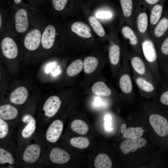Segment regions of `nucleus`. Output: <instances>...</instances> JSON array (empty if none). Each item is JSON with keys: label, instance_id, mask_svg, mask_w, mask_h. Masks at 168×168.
Returning a JSON list of instances; mask_svg holds the SVG:
<instances>
[{"label": "nucleus", "instance_id": "nucleus-1", "mask_svg": "<svg viewBox=\"0 0 168 168\" xmlns=\"http://www.w3.org/2000/svg\"><path fill=\"white\" fill-rule=\"evenodd\" d=\"M139 38L142 56L159 85L161 81V76L156 45L149 34Z\"/></svg>", "mask_w": 168, "mask_h": 168}, {"label": "nucleus", "instance_id": "nucleus-2", "mask_svg": "<svg viewBox=\"0 0 168 168\" xmlns=\"http://www.w3.org/2000/svg\"><path fill=\"white\" fill-rule=\"evenodd\" d=\"M128 55L132 72L144 78L159 88V85L144 58L132 49L128 51Z\"/></svg>", "mask_w": 168, "mask_h": 168}, {"label": "nucleus", "instance_id": "nucleus-3", "mask_svg": "<svg viewBox=\"0 0 168 168\" xmlns=\"http://www.w3.org/2000/svg\"><path fill=\"white\" fill-rule=\"evenodd\" d=\"M128 51L126 49L124 61L123 72L121 75L119 81V84L122 92L124 94L132 96L134 94L131 68L128 58Z\"/></svg>", "mask_w": 168, "mask_h": 168}, {"label": "nucleus", "instance_id": "nucleus-4", "mask_svg": "<svg viewBox=\"0 0 168 168\" xmlns=\"http://www.w3.org/2000/svg\"><path fill=\"white\" fill-rule=\"evenodd\" d=\"M132 79L141 94L146 97L156 95L158 88L152 82L132 72Z\"/></svg>", "mask_w": 168, "mask_h": 168}, {"label": "nucleus", "instance_id": "nucleus-5", "mask_svg": "<svg viewBox=\"0 0 168 168\" xmlns=\"http://www.w3.org/2000/svg\"><path fill=\"white\" fill-rule=\"evenodd\" d=\"M168 32V10L163 11L162 16L150 35L156 45Z\"/></svg>", "mask_w": 168, "mask_h": 168}, {"label": "nucleus", "instance_id": "nucleus-6", "mask_svg": "<svg viewBox=\"0 0 168 168\" xmlns=\"http://www.w3.org/2000/svg\"><path fill=\"white\" fill-rule=\"evenodd\" d=\"M150 123L155 133L161 137L168 134V122L167 119L158 114H152L149 117Z\"/></svg>", "mask_w": 168, "mask_h": 168}, {"label": "nucleus", "instance_id": "nucleus-7", "mask_svg": "<svg viewBox=\"0 0 168 168\" xmlns=\"http://www.w3.org/2000/svg\"><path fill=\"white\" fill-rule=\"evenodd\" d=\"M121 31L124 36L128 40L132 49L143 57L141 51L140 39L138 34L130 26H124Z\"/></svg>", "mask_w": 168, "mask_h": 168}, {"label": "nucleus", "instance_id": "nucleus-8", "mask_svg": "<svg viewBox=\"0 0 168 168\" xmlns=\"http://www.w3.org/2000/svg\"><path fill=\"white\" fill-rule=\"evenodd\" d=\"M146 143V139L143 138L127 139L121 142L120 148L124 154H127L130 152H135L138 148L145 145Z\"/></svg>", "mask_w": 168, "mask_h": 168}, {"label": "nucleus", "instance_id": "nucleus-9", "mask_svg": "<svg viewBox=\"0 0 168 168\" xmlns=\"http://www.w3.org/2000/svg\"><path fill=\"white\" fill-rule=\"evenodd\" d=\"M1 48L4 56L9 59H13L16 57L18 54V47L11 38H4L1 42Z\"/></svg>", "mask_w": 168, "mask_h": 168}, {"label": "nucleus", "instance_id": "nucleus-10", "mask_svg": "<svg viewBox=\"0 0 168 168\" xmlns=\"http://www.w3.org/2000/svg\"><path fill=\"white\" fill-rule=\"evenodd\" d=\"M165 0H160L152 7L150 12L148 26L149 34L150 35L154 28L161 19L163 12Z\"/></svg>", "mask_w": 168, "mask_h": 168}, {"label": "nucleus", "instance_id": "nucleus-11", "mask_svg": "<svg viewBox=\"0 0 168 168\" xmlns=\"http://www.w3.org/2000/svg\"><path fill=\"white\" fill-rule=\"evenodd\" d=\"M41 34L39 30L34 29L27 34L24 40L25 47L30 50H34L39 46L41 40Z\"/></svg>", "mask_w": 168, "mask_h": 168}, {"label": "nucleus", "instance_id": "nucleus-12", "mask_svg": "<svg viewBox=\"0 0 168 168\" xmlns=\"http://www.w3.org/2000/svg\"><path fill=\"white\" fill-rule=\"evenodd\" d=\"M63 124L59 120L53 121L48 128L46 133L47 140L51 142H55L59 139L63 128Z\"/></svg>", "mask_w": 168, "mask_h": 168}, {"label": "nucleus", "instance_id": "nucleus-13", "mask_svg": "<svg viewBox=\"0 0 168 168\" xmlns=\"http://www.w3.org/2000/svg\"><path fill=\"white\" fill-rule=\"evenodd\" d=\"M61 102L57 96H51L45 101L43 106L45 115L51 117L54 115L59 110Z\"/></svg>", "mask_w": 168, "mask_h": 168}, {"label": "nucleus", "instance_id": "nucleus-14", "mask_svg": "<svg viewBox=\"0 0 168 168\" xmlns=\"http://www.w3.org/2000/svg\"><path fill=\"white\" fill-rule=\"evenodd\" d=\"M149 20L146 12L142 11L138 15L136 21V27L138 32L137 33L140 38L146 36L147 33Z\"/></svg>", "mask_w": 168, "mask_h": 168}, {"label": "nucleus", "instance_id": "nucleus-15", "mask_svg": "<svg viewBox=\"0 0 168 168\" xmlns=\"http://www.w3.org/2000/svg\"><path fill=\"white\" fill-rule=\"evenodd\" d=\"M15 20L16 30L21 33L26 31L29 26L26 11L24 9H19L15 14Z\"/></svg>", "mask_w": 168, "mask_h": 168}, {"label": "nucleus", "instance_id": "nucleus-16", "mask_svg": "<svg viewBox=\"0 0 168 168\" xmlns=\"http://www.w3.org/2000/svg\"><path fill=\"white\" fill-rule=\"evenodd\" d=\"M55 35L56 30L54 26L50 25L45 28L41 38L42 45L44 48L49 49L52 47Z\"/></svg>", "mask_w": 168, "mask_h": 168}, {"label": "nucleus", "instance_id": "nucleus-17", "mask_svg": "<svg viewBox=\"0 0 168 168\" xmlns=\"http://www.w3.org/2000/svg\"><path fill=\"white\" fill-rule=\"evenodd\" d=\"M41 150L40 147L34 144L27 147L23 155V159L25 161L32 163L36 161L39 158Z\"/></svg>", "mask_w": 168, "mask_h": 168}, {"label": "nucleus", "instance_id": "nucleus-18", "mask_svg": "<svg viewBox=\"0 0 168 168\" xmlns=\"http://www.w3.org/2000/svg\"><path fill=\"white\" fill-rule=\"evenodd\" d=\"M49 157L52 162L58 164L65 163L70 159L69 154L66 151L58 147L54 148L51 150Z\"/></svg>", "mask_w": 168, "mask_h": 168}, {"label": "nucleus", "instance_id": "nucleus-19", "mask_svg": "<svg viewBox=\"0 0 168 168\" xmlns=\"http://www.w3.org/2000/svg\"><path fill=\"white\" fill-rule=\"evenodd\" d=\"M26 89L23 86H20L15 89L11 93L10 100L11 102L18 105H22L26 101L28 96Z\"/></svg>", "mask_w": 168, "mask_h": 168}, {"label": "nucleus", "instance_id": "nucleus-20", "mask_svg": "<svg viewBox=\"0 0 168 168\" xmlns=\"http://www.w3.org/2000/svg\"><path fill=\"white\" fill-rule=\"evenodd\" d=\"M161 81L157 92L160 103L163 105L168 106V76L161 74Z\"/></svg>", "mask_w": 168, "mask_h": 168}, {"label": "nucleus", "instance_id": "nucleus-21", "mask_svg": "<svg viewBox=\"0 0 168 168\" xmlns=\"http://www.w3.org/2000/svg\"><path fill=\"white\" fill-rule=\"evenodd\" d=\"M156 46L159 62L168 61V32Z\"/></svg>", "mask_w": 168, "mask_h": 168}, {"label": "nucleus", "instance_id": "nucleus-22", "mask_svg": "<svg viewBox=\"0 0 168 168\" xmlns=\"http://www.w3.org/2000/svg\"><path fill=\"white\" fill-rule=\"evenodd\" d=\"M121 131L124 138L126 139H135L141 137L144 130L142 127H129L127 128L126 124H123L121 125Z\"/></svg>", "mask_w": 168, "mask_h": 168}, {"label": "nucleus", "instance_id": "nucleus-23", "mask_svg": "<svg viewBox=\"0 0 168 168\" xmlns=\"http://www.w3.org/2000/svg\"><path fill=\"white\" fill-rule=\"evenodd\" d=\"M22 120L27 124L22 131V136L24 138H28L34 133L36 129L35 120L31 115L26 114L22 117Z\"/></svg>", "mask_w": 168, "mask_h": 168}, {"label": "nucleus", "instance_id": "nucleus-24", "mask_svg": "<svg viewBox=\"0 0 168 168\" xmlns=\"http://www.w3.org/2000/svg\"><path fill=\"white\" fill-rule=\"evenodd\" d=\"M71 29L72 32L80 37L88 38L91 36L90 27L83 22H74L72 25Z\"/></svg>", "mask_w": 168, "mask_h": 168}, {"label": "nucleus", "instance_id": "nucleus-25", "mask_svg": "<svg viewBox=\"0 0 168 168\" xmlns=\"http://www.w3.org/2000/svg\"><path fill=\"white\" fill-rule=\"evenodd\" d=\"M18 114V111L15 107L9 104L0 106V117L6 120H11L16 118Z\"/></svg>", "mask_w": 168, "mask_h": 168}, {"label": "nucleus", "instance_id": "nucleus-26", "mask_svg": "<svg viewBox=\"0 0 168 168\" xmlns=\"http://www.w3.org/2000/svg\"><path fill=\"white\" fill-rule=\"evenodd\" d=\"M91 91L95 95L104 96H110L112 93L111 89L102 81L95 83L92 86Z\"/></svg>", "mask_w": 168, "mask_h": 168}, {"label": "nucleus", "instance_id": "nucleus-27", "mask_svg": "<svg viewBox=\"0 0 168 168\" xmlns=\"http://www.w3.org/2000/svg\"><path fill=\"white\" fill-rule=\"evenodd\" d=\"M94 166L96 168H111L112 162L110 157L106 154H98L94 161Z\"/></svg>", "mask_w": 168, "mask_h": 168}, {"label": "nucleus", "instance_id": "nucleus-28", "mask_svg": "<svg viewBox=\"0 0 168 168\" xmlns=\"http://www.w3.org/2000/svg\"><path fill=\"white\" fill-rule=\"evenodd\" d=\"M120 48L118 45L112 43L109 48V57L111 64L116 66L119 63Z\"/></svg>", "mask_w": 168, "mask_h": 168}, {"label": "nucleus", "instance_id": "nucleus-29", "mask_svg": "<svg viewBox=\"0 0 168 168\" xmlns=\"http://www.w3.org/2000/svg\"><path fill=\"white\" fill-rule=\"evenodd\" d=\"M98 63V60L96 57L89 56L86 58L83 62L84 72L86 74L92 73L96 69Z\"/></svg>", "mask_w": 168, "mask_h": 168}, {"label": "nucleus", "instance_id": "nucleus-30", "mask_svg": "<svg viewBox=\"0 0 168 168\" xmlns=\"http://www.w3.org/2000/svg\"><path fill=\"white\" fill-rule=\"evenodd\" d=\"M71 127L74 132L81 135L86 134L89 130L87 124L84 121L79 119L73 121L71 123Z\"/></svg>", "mask_w": 168, "mask_h": 168}, {"label": "nucleus", "instance_id": "nucleus-31", "mask_svg": "<svg viewBox=\"0 0 168 168\" xmlns=\"http://www.w3.org/2000/svg\"><path fill=\"white\" fill-rule=\"evenodd\" d=\"M83 67L82 61L80 59H76L72 62L67 68V74L69 77L74 76L80 72Z\"/></svg>", "mask_w": 168, "mask_h": 168}, {"label": "nucleus", "instance_id": "nucleus-32", "mask_svg": "<svg viewBox=\"0 0 168 168\" xmlns=\"http://www.w3.org/2000/svg\"><path fill=\"white\" fill-rule=\"evenodd\" d=\"M120 3L124 16L129 20L132 16L133 3L132 0H120Z\"/></svg>", "mask_w": 168, "mask_h": 168}, {"label": "nucleus", "instance_id": "nucleus-33", "mask_svg": "<svg viewBox=\"0 0 168 168\" xmlns=\"http://www.w3.org/2000/svg\"><path fill=\"white\" fill-rule=\"evenodd\" d=\"M70 143L73 147L80 149H83L88 147L90 142L88 139L83 137H74L70 140Z\"/></svg>", "mask_w": 168, "mask_h": 168}, {"label": "nucleus", "instance_id": "nucleus-34", "mask_svg": "<svg viewBox=\"0 0 168 168\" xmlns=\"http://www.w3.org/2000/svg\"><path fill=\"white\" fill-rule=\"evenodd\" d=\"M88 21L95 32L99 36L102 37L105 35L104 30L98 21L93 16L89 17Z\"/></svg>", "mask_w": 168, "mask_h": 168}, {"label": "nucleus", "instance_id": "nucleus-35", "mask_svg": "<svg viewBox=\"0 0 168 168\" xmlns=\"http://www.w3.org/2000/svg\"><path fill=\"white\" fill-rule=\"evenodd\" d=\"M14 160L12 155L2 148H0V163L2 164L8 163L12 165L14 163Z\"/></svg>", "mask_w": 168, "mask_h": 168}, {"label": "nucleus", "instance_id": "nucleus-36", "mask_svg": "<svg viewBox=\"0 0 168 168\" xmlns=\"http://www.w3.org/2000/svg\"><path fill=\"white\" fill-rule=\"evenodd\" d=\"M8 132V126L7 123L2 119L0 118V138L5 137Z\"/></svg>", "mask_w": 168, "mask_h": 168}, {"label": "nucleus", "instance_id": "nucleus-37", "mask_svg": "<svg viewBox=\"0 0 168 168\" xmlns=\"http://www.w3.org/2000/svg\"><path fill=\"white\" fill-rule=\"evenodd\" d=\"M68 0H52V3L55 9L60 11L64 8Z\"/></svg>", "mask_w": 168, "mask_h": 168}, {"label": "nucleus", "instance_id": "nucleus-38", "mask_svg": "<svg viewBox=\"0 0 168 168\" xmlns=\"http://www.w3.org/2000/svg\"><path fill=\"white\" fill-rule=\"evenodd\" d=\"M112 118L109 114L106 115L104 118V126L105 129L107 131H110L112 129L111 123Z\"/></svg>", "mask_w": 168, "mask_h": 168}, {"label": "nucleus", "instance_id": "nucleus-39", "mask_svg": "<svg viewBox=\"0 0 168 168\" xmlns=\"http://www.w3.org/2000/svg\"><path fill=\"white\" fill-rule=\"evenodd\" d=\"M159 67L161 74L168 76V61L159 63Z\"/></svg>", "mask_w": 168, "mask_h": 168}, {"label": "nucleus", "instance_id": "nucleus-40", "mask_svg": "<svg viewBox=\"0 0 168 168\" xmlns=\"http://www.w3.org/2000/svg\"><path fill=\"white\" fill-rule=\"evenodd\" d=\"M112 16L111 12L108 11H100L96 14V18L99 19L110 18Z\"/></svg>", "mask_w": 168, "mask_h": 168}, {"label": "nucleus", "instance_id": "nucleus-41", "mask_svg": "<svg viewBox=\"0 0 168 168\" xmlns=\"http://www.w3.org/2000/svg\"><path fill=\"white\" fill-rule=\"evenodd\" d=\"M160 0H144L147 4L150 5H155L159 2Z\"/></svg>", "mask_w": 168, "mask_h": 168}, {"label": "nucleus", "instance_id": "nucleus-42", "mask_svg": "<svg viewBox=\"0 0 168 168\" xmlns=\"http://www.w3.org/2000/svg\"><path fill=\"white\" fill-rule=\"evenodd\" d=\"M21 0H14L16 4H19L20 3Z\"/></svg>", "mask_w": 168, "mask_h": 168}, {"label": "nucleus", "instance_id": "nucleus-43", "mask_svg": "<svg viewBox=\"0 0 168 168\" xmlns=\"http://www.w3.org/2000/svg\"><path fill=\"white\" fill-rule=\"evenodd\" d=\"M1 14H0V27H1Z\"/></svg>", "mask_w": 168, "mask_h": 168}]
</instances>
